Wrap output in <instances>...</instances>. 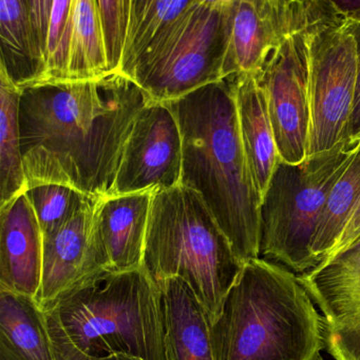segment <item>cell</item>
Masks as SVG:
<instances>
[{
    "mask_svg": "<svg viewBox=\"0 0 360 360\" xmlns=\"http://www.w3.org/2000/svg\"><path fill=\"white\" fill-rule=\"evenodd\" d=\"M19 130L27 188L58 184L110 196L147 95L120 73L21 89Z\"/></svg>",
    "mask_w": 360,
    "mask_h": 360,
    "instance_id": "obj_1",
    "label": "cell"
},
{
    "mask_svg": "<svg viewBox=\"0 0 360 360\" xmlns=\"http://www.w3.org/2000/svg\"><path fill=\"white\" fill-rule=\"evenodd\" d=\"M166 103L181 131V184L202 197L241 259L259 257L262 199L241 136L235 74Z\"/></svg>",
    "mask_w": 360,
    "mask_h": 360,
    "instance_id": "obj_2",
    "label": "cell"
},
{
    "mask_svg": "<svg viewBox=\"0 0 360 360\" xmlns=\"http://www.w3.org/2000/svg\"><path fill=\"white\" fill-rule=\"evenodd\" d=\"M57 360L132 355L165 360L162 298L141 266L103 270L44 311Z\"/></svg>",
    "mask_w": 360,
    "mask_h": 360,
    "instance_id": "obj_3",
    "label": "cell"
},
{
    "mask_svg": "<svg viewBox=\"0 0 360 360\" xmlns=\"http://www.w3.org/2000/svg\"><path fill=\"white\" fill-rule=\"evenodd\" d=\"M325 330L299 276L255 257L244 262L211 335L216 360H316Z\"/></svg>",
    "mask_w": 360,
    "mask_h": 360,
    "instance_id": "obj_4",
    "label": "cell"
},
{
    "mask_svg": "<svg viewBox=\"0 0 360 360\" xmlns=\"http://www.w3.org/2000/svg\"><path fill=\"white\" fill-rule=\"evenodd\" d=\"M244 262L196 191L183 184L154 191L143 266L156 283L185 281L213 325Z\"/></svg>",
    "mask_w": 360,
    "mask_h": 360,
    "instance_id": "obj_5",
    "label": "cell"
},
{
    "mask_svg": "<svg viewBox=\"0 0 360 360\" xmlns=\"http://www.w3.org/2000/svg\"><path fill=\"white\" fill-rule=\"evenodd\" d=\"M360 146L350 139L300 164L279 160L262 199L259 257L297 275L318 266L311 253L332 188Z\"/></svg>",
    "mask_w": 360,
    "mask_h": 360,
    "instance_id": "obj_6",
    "label": "cell"
},
{
    "mask_svg": "<svg viewBox=\"0 0 360 360\" xmlns=\"http://www.w3.org/2000/svg\"><path fill=\"white\" fill-rule=\"evenodd\" d=\"M235 4L194 0L163 29L125 74L150 101L167 103L224 79Z\"/></svg>",
    "mask_w": 360,
    "mask_h": 360,
    "instance_id": "obj_7",
    "label": "cell"
},
{
    "mask_svg": "<svg viewBox=\"0 0 360 360\" xmlns=\"http://www.w3.org/2000/svg\"><path fill=\"white\" fill-rule=\"evenodd\" d=\"M311 132L308 156L323 153L348 139L354 103L357 54L345 21L323 15L309 23Z\"/></svg>",
    "mask_w": 360,
    "mask_h": 360,
    "instance_id": "obj_8",
    "label": "cell"
},
{
    "mask_svg": "<svg viewBox=\"0 0 360 360\" xmlns=\"http://www.w3.org/2000/svg\"><path fill=\"white\" fill-rule=\"evenodd\" d=\"M256 74L268 99L279 160L308 158L311 132L310 55L306 27L273 49Z\"/></svg>",
    "mask_w": 360,
    "mask_h": 360,
    "instance_id": "obj_9",
    "label": "cell"
},
{
    "mask_svg": "<svg viewBox=\"0 0 360 360\" xmlns=\"http://www.w3.org/2000/svg\"><path fill=\"white\" fill-rule=\"evenodd\" d=\"M183 146L179 124L166 103L149 101L125 146L111 195L168 190L181 184Z\"/></svg>",
    "mask_w": 360,
    "mask_h": 360,
    "instance_id": "obj_10",
    "label": "cell"
},
{
    "mask_svg": "<svg viewBox=\"0 0 360 360\" xmlns=\"http://www.w3.org/2000/svg\"><path fill=\"white\" fill-rule=\"evenodd\" d=\"M99 201L90 199L56 232L44 237L42 283L36 297L42 310L89 277L109 270L95 221Z\"/></svg>",
    "mask_w": 360,
    "mask_h": 360,
    "instance_id": "obj_11",
    "label": "cell"
},
{
    "mask_svg": "<svg viewBox=\"0 0 360 360\" xmlns=\"http://www.w3.org/2000/svg\"><path fill=\"white\" fill-rule=\"evenodd\" d=\"M314 19V15L302 14L279 0H238L226 56V77L257 73L273 49Z\"/></svg>",
    "mask_w": 360,
    "mask_h": 360,
    "instance_id": "obj_12",
    "label": "cell"
},
{
    "mask_svg": "<svg viewBox=\"0 0 360 360\" xmlns=\"http://www.w3.org/2000/svg\"><path fill=\"white\" fill-rule=\"evenodd\" d=\"M44 236L23 192L0 207V288L36 300L42 283Z\"/></svg>",
    "mask_w": 360,
    "mask_h": 360,
    "instance_id": "obj_13",
    "label": "cell"
},
{
    "mask_svg": "<svg viewBox=\"0 0 360 360\" xmlns=\"http://www.w3.org/2000/svg\"><path fill=\"white\" fill-rule=\"evenodd\" d=\"M154 193L147 190L99 199L95 221L109 270L122 272L143 266Z\"/></svg>",
    "mask_w": 360,
    "mask_h": 360,
    "instance_id": "obj_14",
    "label": "cell"
},
{
    "mask_svg": "<svg viewBox=\"0 0 360 360\" xmlns=\"http://www.w3.org/2000/svg\"><path fill=\"white\" fill-rule=\"evenodd\" d=\"M162 298L165 360H216L211 321L180 277L156 281Z\"/></svg>",
    "mask_w": 360,
    "mask_h": 360,
    "instance_id": "obj_15",
    "label": "cell"
},
{
    "mask_svg": "<svg viewBox=\"0 0 360 360\" xmlns=\"http://www.w3.org/2000/svg\"><path fill=\"white\" fill-rule=\"evenodd\" d=\"M235 93L243 146L263 199L279 162L268 99L255 73L235 74Z\"/></svg>",
    "mask_w": 360,
    "mask_h": 360,
    "instance_id": "obj_16",
    "label": "cell"
},
{
    "mask_svg": "<svg viewBox=\"0 0 360 360\" xmlns=\"http://www.w3.org/2000/svg\"><path fill=\"white\" fill-rule=\"evenodd\" d=\"M330 327L360 313V241L298 275Z\"/></svg>",
    "mask_w": 360,
    "mask_h": 360,
    "instance_id": "obj_17",
    "label": "cell"
},
{
    "mask_svg": "<svg viewBox=\"0 0 360 360\" xmlns=\"http://www.w3.org/2000/svg\"><path fill=\"white\" fill-rule=\"evenodd\" d=\"M0 360H57L46 314L37 300L2 288Z\"/></svg>",
    "mask_w": 360,
    "mask_h": 360,
    "instance_id": "obj_18",
    "label": "cell"
},
{
    "mask_svg": "<svg viewBox=\"0 0 360 360\" xmlns=\"http://www.w3.org/2000/svg\"><path fill=\"white\" fill-rule=\"evenodd\" d=\"M0 65L20 89L37 86L44 59L32 25L29 0H0Z\"/></svg>",
    "mask_w": 360,
    "mask_h": 360,
    "instance_id": "obj_19",
    "label": "cell"
},
{
    "mask_svg": "<svg viewBox=\"0 0 360 360\" xmlns=\"http://www.w3.org/2000/svg\"><path fill=\"white\" fill-rule=\"evenodd\" d=\"M67 82L109 75L97 0H71Z\"/></svg>",
    "mask_w": 360,
    "mask_h": 360,
    "instance_id": "obj_20",
    "label": "cell"
},
{
    "mask_svg": "<svg viewBox=\"0 0 360 360\" xmlns=\"http://www.w3.org/2000/svg\"><path fill=\"white\" fill-rule=\"evenodd\" d=\"M21 91L0 65V207L27 190L19 130Z\"/></svg>",
    "mask_w": 360,
    "mask_h": 360,
    "instance_id": "obj_21",
    "label": "cell"
},
{
    "mask_svg": "<svg viewBox=\"0 0 360 360\" xmlns=\"http://www.w3.org/2000/svg\"><path fill=\"white\" fill-rule=\"evenodd\" d=\"M194 0H131L130 17L118 73L125 75L156 36Z\"/></svg>",
    "mask_w": 360,
    "mask_h": 360,
    "instance_id": "obj_22",
    "label": "cell"
},
{
    "mask_svg": "<svg viewBox=\"0 0 360 360\" xmlns=\"http://www.w3.org/2000/svg\"><path fill=\"white\" fill-rule=\"evenodd\" d=\"M360 196V146L325 203L311 245V253L318 264L337 241L342 228Z\"/></svg>",
    "mask_w": 360,
    "mask_h": 360,
    "instance_id": "obj_23",
    "label": "cell"
},
{
    "mask_svg": "<svg viewBox=\"0 0 360 360\" xmlns=\"http://www.w3.org/2000/svg\"><path fill=\"white\" fill-rule=\"evenodd\" d=\"M25 193L35 212L44 237L56 232L90 199H93L75 188L58 184L32 186Z\"/></svg>",
    "mask_w": 360,
    "mask_h": 360,
    "instance_id": "obj_24",
    "label": "cell"
},
{
    "mask_svg": "<svg viewBox=\"0 0 360 360\" xmlns=\"http://www.w3.org/2000/svg\"><path fill=\"white\" fill-rule=\"evenodd\" d=\"M71 0H53L46 27L44 72L42 82H67ZM38 86V84H37Z\"/></svg>",
    "mask_w": 360,
    "mask_h": 360,
    "instance_id": "obj_25",
    "label": "cell"
},
{
    "mask_svg": "<svg viewBox=\"0 0 360 360\" xmlns=\"http://www.w3.org/2000/svg\"><path fill=\"white\" fill-rule=\"evenodd\" d=\"M110 74L118 73L130 17L131 0H97Z\"/></svg>",
    "mask_w": 360,
    "mask_h": 360,
    "instance_id": "obj_26",
    "label": "cell"
},
{
    "mask_svg": "<svg viewBox=\"0 0 360 360\" xmlns=\"http://www.w3.org/2000/svg\"><path fill=\"white\" fill-rule=\"evenodd\" d=\"M325 350L335 360H360V313L325 330Z\"/></svg>",
    "mask_w": 360,
    "mask_h": 360,
    "instance_id": "obj_27",
    "label": "cell"
},
{
    "mask_svg": "<svg viewBox=\"0 0 360 360\" xmlns=\"http://www.w3.org/2000/svg\"><path fill=\"white\" fill-rule=\"evenodd\" d=\"M360 241V196L356 203L353 207L352 211L349 214L348 219L342 228V233L338 237L335 245L332 248L331 251L325 256V260L331 259L334 256L342 253L346 250L350 249L353 245Z\"/></svg>",
    "mask_w": 360,
    "mask_h": 360,
    "instance_id": "obj_28",
    "label": "cell"
},
{
    "mask_svg": "<svg viewBox=\"0 0 360 360\" xmlns=\"http://www.w3.org/2000/svg\"><path fill=\"white\" fill-rule=\"evenodd\" d=\"M346 29L353 36L356 44L357 78L354 103L348 128V139L355 143L360 141V22H345Z\"/></svg>",
    "mask_w": 360,
    "mask_h": 360,
    "instance_id": "obj_29",
    "label": "cell"
},
{
    "mask_svg": "<svg viewBox=\"0 0 360 360\" xmlns=\"http://www.w3.org/2000/svg\"><path fill=\"white\" fill-rule=\"evenodd\" d=\"M325 12L345 22H360V0H314Z\"/></svg>",
    "mask_w": 360,
    "mask_h": 360,
    "instance_id": "obj_30",
    "label": "cell"
},
{
    "mask_svg": "<svg viewBox=\"0 0 360 360\" xmlns=\"http://www.w3.org/2000/svg\"><path fill=\"white\" fill-rule=\"evenodd\" d=\"M30 11H31L32 25L38 46L42 51L44 59L46 51V27H44V0H29Z\"/></svg>",
    "mask_w": 360,
    "mask_h": 360,
    "instance_id": "obj_31",
    "label": "cell"
},
{
    "mask_svg": "<svg viewBox=\"0 0 360 360\" xmlns=\"http://www.w3.org/2000/svg\"><path fill=\"white\" fill-rule=\"evenodd\" d=\"M279 1L302 14L313 15L314 13V0H279Z\"/></svg>",
    "mask_w": 360,
    "mask_h": 360,
    "instance_id": "obj_32",
    "label": "cell"
},
{
    "mask_svg": "<svg viewBox=\"0 0 360 360\" xmlns=\"http://www.w3.org/2000/svg\"><path fill=\"white\" fill-rule=\"evenodd\" d=\"M88 360H143L139 359V357L132 356V355L124 354V353H120V354H113L109 355V356L105 357H99V359H93Z\"/></svg>",
    "mask_w": 360,
    "mask_h": 360,
    "instance_id": "obj_33",
    "label": "cell"
},
{
    "mask_svg": "<svg viewBox=\"0 0 360 360\" xmlns=\"http://www.w3.org/2000/svg\"><path fill=\"white\" fill-rule=\"evenodd\" d=\"M198 1L209 4V6H232V4H236L238 0H198Z\"/></svg>",
    "mask_w": 360,
    "mask_h": 360,
    "instance_id": "obj_34",
    "label": "cell"
},
{
    "mask_svg": "<svg viewBox=\"0 0 360 360\" xmlns=\"http://www.w3.org/2000/svg\"><path fill=\"white\" fill-rule=\"evenodd\" d=\"M316 360H325V359H323V357H321V356H319L318 359H317Z\"/></svg>",
    "mask_w": 360,
    "mask_h": 360,
    "instance_id": "obj_35",
    "label": "cell"
}]
</instances>
